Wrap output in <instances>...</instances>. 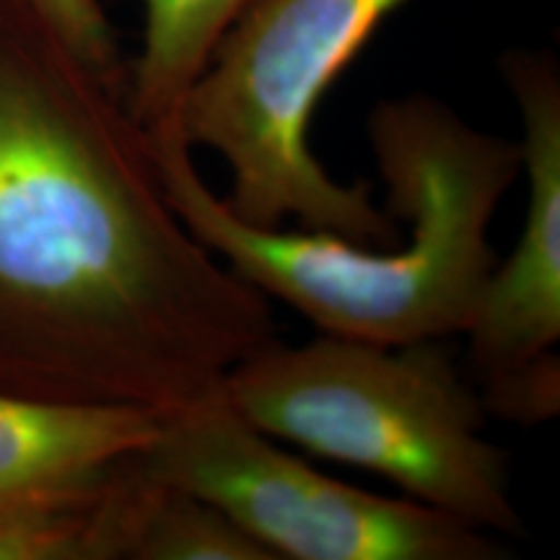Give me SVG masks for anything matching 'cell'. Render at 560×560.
Masks as SVG:
<instances>
[{
    "mask_svg": "<svg viewBox=\"0 0 560 560\" xmlns=\"http://www.w3.org/2000/svg\"><path fill=\"white\" fill-rule=\"evenodd\" d=\"M252 0H143V50L125 73V102L145 132L179 122L182 104L223 34Z\"/></svg>",
    "mask_w": 560,
    "mask_h": 560,
    "instance_id": "8",
    "label": "cell"
},
{
    "mask_svg": "<svg viewBox=\"0 0 560 560\" xmlns=\"http://www.w3.org/2000/svg\"><path fill=\"white\" fill-rule=\"evenodd\" d=\"M405 0H252L229 26L182 104L190 149L231 172L236 219L260 229L299 221L361 247H395L397 221L369 182L342 185L312 151L322 96Z\"/></svg>",
    "mask_w": 560,
    "mask_h": 560,
    "instance_id": "4",
    "label": "cell"
},
{
    "mask_svg": "<svg viewBox=\"0 0 560 560\" xmlns=\"http://www.w3.org/2000/svg\"><path fill=\"white\" fill-rule=\"evenodd\" d=\"M501 73L520 107L529 200L520 242L495 262L465 330L482 384L556 355L560 342V70L556 55L514 50Z\"/></svg>",
    "mask_w": 560,
    "mask_h": 560,
    "instance_id": "6",
    "label": "cell"
},
{
    "mask_svg": "<svg viewBox=\"0 0 560 560\" xmlns=\"http://www.w3.org/2000/svg\"><path fill=\"white\" fill-rule=\"evenodd\" d=\"M21 3L30 5L91 68L125 86L120 47L100 0H21Z\"/></svg>",
    "mask_w": 560,
    "mask_h": 560,
    "instance_id": "10",
    "label": "cell"
},
{
    "mask_svg": "<svg viewBox=\"0 0 560 560\" xmlns=\"http://www.w3.org/2000/svg\"><path fill=\"white\" fill-rule=\"evenodd\" d=\"M482 405L488 412L520 425H540L556 418L560 405V359L532 363L527 369L501 376V380L482 384Z\"/></svg>",
    "mask_w": 560,
    "mask_h": 560,
    "instance_id": "11",
    "label": "cell"
},
{
    "mask_svg": "<svg viewBox=\"0 0 560 560\" xmlns=\"http://www.w3.org/2000/svg\"><path fill=\"white\" fill-rule=\"evenodd\" d=\"M136 457L153 480L226 511L276 560L509 558L506 545L457 516L314 470L247 423L221 392L164 412Z\"/></svg>",
    "mask_w": 560,
    "mask_h": 560,
    "instance_id": "5",
    "label": "cell"
},
{
    "mask_svg": "<svg viewBox=\"0 0 560 560\" xmlns=\"http://www.w3.org/2000/svg\"><path fill=\"white\" fill-rule=\"evenodd\" d=\"M221 397L276 441L387 478L478 529L524 532L509 454L486 439L488 410L446 340L276 338L229 371Z\"/></svg>",
    "mask_w": 560,
    "mask_h": 560,
    "instance_id": "3",
    "label": "cell"
},
{
    "mask_svg": "<svg viewBox=\"0 0 560 560\" xmlns=\"http://www.w3.org/2000/svg\"><path fill=\"white\" fill-rule=\"evenodd\" d=\"M161 416L0 389V511L100 493L125 457L151 444Z\"/></svg>",
    "mask_w": 560,
    "mask_h": 560,
    "instance_id": "7",
    "label": "cell"
},
{
    "mask_svg": "<svg viewBox=\"0 0 560 560\" xmlns=\"http://www.w3.org/2000/svg\"><path fill=\"white\" fill-rule=\"evenodd\" d=\"M128 560L276 558L215 503L151 478L143 509H140L136 529H132Z\"/></svg>",
    "mask_w": 560,
    "mask_h": 560,
    "instance_id": "9",
    "label": "cell"
},
{
    "mask_svg": "<svg viewBox=\"0 0 560 560\" xmlns=\"http://www.w3.org/2000/svg\"><path fill=\"white\" fill-rule=\"evenodd\" d=\"M276 340L174 213L122 83L0 0V389L172 412Z\"/></svg>",
    "mask_w": 560,
    "mask_h": 560,
    "instance_id": "1",
    "label": "cell"
},
{
    "mask_svg": "<svg viewBox=\"0 0 560 560\" xmlns=\"http://www.w3.org/2000/svg\"><path fill=\"white\" fill-rule=\"evenodd\" d=\"M366 136L389 213L410 226L405 244L384 252L325 231L252 226L210 190L177 125L149 140L174 213L265 299L325 335L380 346L465 335L499 262L490 223L522 174L520 143L429 94L380 102Z\"/></svg>",
    "mask_w": 560,
    "mask_h": 560,
    "instance_id": "2",
    "label": "cell"
}]
</instances>
